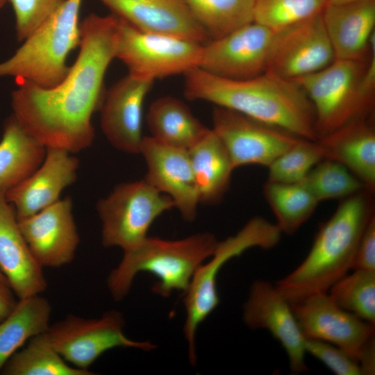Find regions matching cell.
<instances>
[{"label":"cell","mask_w":375,"mask_h":375,"mask_svg":"<svg viewBox=\"0 0 375 375\" xmlns=\"http://www.w3.org/2000/svg\"><path fill=\"white\" fill-rule=\"evenodd\" d=\"M0 284L10 287L9 283L6 276L0 271Z\"/></svg>","instance_id":"obj_41"},{"label":"cell","mask_w":375,"mask_h":375,"mask_svg":"<svg viewBox=\"0 0 375 375\" xmlns=\"http://www.w3.org/2000/svg\"><path fill=\"white\" fill-rule=\"evenodd\" d=\"M51 306L40 294L21 298L0 322V372L7 360L31 338L47 331Z\"/></svg>","instance_id":"obj_27"},{"label":"cell","mask_w":375,"mask_h":375,"mask_svg":"<svg viewBox=\"0 0 375 375\" xmlns=\"http://www.w3.org/2000/svg\"><path fill=\"white\" fill-rule=\"evenodd\" d=\"M65 0H8L15 15L18 40L23 41L46 21Z\"/></svg>","instance_id":"obj_35"},{"label":"cell","mask_w":375,"mask_h":375,"mask_svg":"<svg viewBox=\"0 0 375 375\" xmlns=\"http://www.w3.org/2000/svg\"><path fill=\"white\" fill-rule=\"evenodd\" d=\"M362 374H374L375 372V338H372L360 354L358 360Z\"/></svg>","instance_id":"obj_38"},{"label":"cell","mask_w":375,"mask_h":375,"mask_svg":"<svg viewBox=\"0 0 375 375\" xmlns=\"http://www.w3.org/2000/svg\"><path fill=\"white\" fill-rule=\"evenodd\" d=\"M262 190L282 234L295 233L310 218L319 203L301 183L266 181Z\"/></svg>","instance_id":"obj_28"},{"label":"cell","mask_w":375,"mask_h":375,"mask_svg":"<svg viewBox=\"0 0 375 375\" xmlns=\"http://www.w3.org/2000/svg\"><path fill=\"white\" fill-rule=\"evenodd\" d=\"M17 221L32 254L42 267H60L73 260L80 239L69 197Z\"/></svg>","instance_id":"obj_15"},{"label":"cell","mask_w":375,"mask_h":375,"mask_svg":"<svg viewBox=\"0 0 375 375\" xmlns=\"http://www.w3.org/2000/svg\"><path fill=\"white\" fill-rule=\"evenodd\" d=\"M125 321L117 310H109L96 319L68 315L49 325L45 334L56 351L74 367H88L104 352L115 347L151 351L156 346L149 341H136L124 333Z\"/></svg>","instance_id":"obj_10"},{"label":"cell","mask_w":375,"mask_h":375,"mask_svg":"<svg viewBox=\"0 0 375 375\" xmlns=\"http://www.w3.org/2000/svg\"><path fill=\"white\" fill-rule=\"evenodd\" d=\"M173 208L171 198L144 178L118 184L97 204L102 244L123 251L136 246L148 236L153 222Z\"/></svg>","instance_id":"obj_9"},{"label":"cell","mask_w":375,"mask_h":375,"mask_svg":"<svg viewBox=\"0 0 375 375\" xmlns=\"http://www.w3.org/2000/svg\"><path fill=\"white\" fill-rule=\"evenodd\" d=\"M112 14L147 32L175 35L203 43L208 36L183 0H99Z\"/></svg>","instance_id":"obj_21"},{"label":"cell","mask_w":375,"mask_h":375,"mask_svg":"<svg viewBox=\"0 0 375 375\" xmlns=\"http://www.w3.org/2000/svg\"><path fill=\"white\" fill-rule=\"evenodd\" d=\"M82 0H65L28 35L15 53L0 62V77L12 76L42 88L58 84L67 74L69 54L79 46Z\"/></svg>","instance_id":"obj_6"},{"label":"cell","mask_w":375,"mask_h":375,"mask_svg":"<svg viewBox=\"0 0 375 375\" xmlns=\"http://www.w3.org/2000/svg\"><path fill=\"white\" fill-rule=\"evenodd\" d=\"M328 0H255L253 22L276 31L322 13Z\"/></svg>","instance_id":"obj_33"},{"label":"cell","mask_w":375,"mask_h":375,"mask_svg":"<svg viewBox=\"0 0 375 375\" xmlns=\"http://www.w3.org/2000/svg\"><path fill=\"white\" fill-rule=\"evenodd\" d=\"M283 30H273L256 22L246 24L203 45L199 67L229 79L260 75L268 69Z\"/></svg>","instance_id":"obj_11"},{"label":"cell","mask_w":375,"mask_h":375,"mask_svg":"<svg viewBox=\"0 0 375 375\" xmlns=\"http://www.w3.org/2000/svg\"><path fill=\"white\" fill-rule=\"evenodd\" d=\"M352 269L375 272V215L369 220L362 235Z\"/></svg>","instance_id":"obj_37"},{"label":"cell","mask_w":375,"mask_h":375,"mask_svg":"<svg viewBox=\"0 0 375 375\" xmlns=\"http://www.w3.org/2000/svg\"><path fill=\"white\" fill-rule=\"evenodd\" d=\"M153 81L128 74L105 92L100 108L101 128L115 149L139 154L142 135L143 106Z\"/></svg>","instance_id":"obj_18"},{"label":"cell","mask_w":375,"mask_h":375,"mask_svg":"<svg viewBox=\"0 0 375 375\" xmlns=\"http://www.w3.org/2000/svg\"><path fill=\"white\" fill-rule=\"evenodd\" d=\"M328 294L342 309L375 325V272L353 269L336 281Z\"/></svg>","instance_id":"obj_31"},{"label":"cell","mask_w":375,"mask_h":375,"mask_svg":"<svg viewBox=\"0 0 375 375\" xmlns=\"http://www.w3.org/2000/svg\"><path fill=\"white\" fill-rule=\"evenodd\" d=\"M306 353L321 361L338 375H360L358 361L344 349L326 342L306 338Z\"/></svg>","instance_id":"obj_36"},{"label":"cell","mask_w":375,"mask_h":375,"mask_svg":"<svg viewBox=\"0 0 375 375\" xmlns=\"http://www.w3.org/2000/svg\"><path fill=\"white\" fill-rule=\"evenodd\" d=\"M243 320L251 329L267 330L285 349L290 372L308 370L305 337L293 313L290 303L276 285L258 279L251 285L243 306Z\"/></svg>","instance_id":"obj_14"},{"label":"cell","mask_w":375,"mask_h":375,"mask_svg":"<svg viewBox=\"0 0 375 375\" xmlns=\"http://www.w3.org/2000/svg\"><path fill=\"white\" fill-rule=\"evenodd\" d=\"M139 154L147 165L144 179L171 198L184 220L193 222L200 203L188 151L144 136Z\"/></svg>","instance_id":"obj_16"},{"label":"cell","mask_w":375,"mask_h":375,"mask_svg":"<svg viewBox=\"0 0 375 375\" xmlns=\"http://www.w3.org/2000/svg\"><path fill=\"white\" fill-rule=\"evenodd\" d=\"M218 240L209 232L169 240L147 236L136 246L124 251L123 258L107 278L115 301L128 293L135 276L148 272L157 278L152 291L167 297L174 291L188 290L199 267L214 252Z\"/></svg>","instance_id":"obj_4"},{"label":"cell","mask_w":375,"mask_h":375,"mask_svg":"<svg viewBox=\"0 0 375 375\" xmlns=\"http://www.w3.org/2000/svg\"><path fill=\"white\" fill-rule=\"evenodd\" d=\"M5 375H92L89 369L69 365L53 347L45 332L29 340L26 347L16 351L5 363Z\"/></svg>","instance_id":"obj_29"},{"label":"cell","mask_w":375,"mask_h":375,"mask_svg":"<svg viewBox=\"0 0 375 375\" xmlns=\"http://www.w3.org/2000/svg\"><path fill=\"white\" fill-rule=\"evenodd\" d=\"M47 148L12 115L0 141V188L6 191L30 176L42 163Z\"/></svg>","instance_id":"obj_26"},{"label":"cell","mask_w":375,"mask_h":375,"mask_svg":"<svg viewBox=\"0 0 375 375\" xmlns=\"http://www.w3.org/2000/svg\"><path fill=\"white\" fill-rule=\"evenodd\" d=\"M290 304L305 338L333 344L357 361L368 342L374 338V324L338 306L328 292Z\"/></svg>","instance_id":"obj_13"},{"label":"cell","mask_w":375,"mask_h":375,"mask_svg":"<svg viewBox=\"0 0 375 375\" xmlns=\"http://www.w3.org/2000/svg\"><path fill=\"white\" fill-rule=\"evenodd\" d=\"M322 17L335 59L366 60L374 44L375 0L326 4Z\"/></svg>","instance_id":"obj_22"},{"label":"cell","mask_w":375,"mask_h":375,"mask_svg":"<svg viewBox=\"0 0 375 375\" xmlns=\"http://www.w3.org/2000/svg\"><path fill=\"white\" fill-rule=\"evenodd\" d=\"M209 38H222L253 22L255 0H183Z\"/></svg>","instance_id":"obj_30"},{"label":"cell","mask_w":375,"mask_h":375,"mask_svg":"<svg viewBox=\"0 0 375 375\" xmlns=\"http://www.w3.org/2000/svg\"><path fill=\"white\" fill-rule=\"evenodd\" d=\"M325 158L338 161L375 192V130L371 117L351 122L317 140Z\"/></svg>","instance_id":"obj_23"},{"label":"cell","mask_w":375,"mask_h":375,"mask_svg":"<svg viewBox=\"0 0 375 375\" xmlns=\"http://www.w3.org/2000/svg\"><path fill=\"white\" fill-rule=\"evenodd\" d=\"M335 59L320 13L282 31L267 72L293 81L325 68Z\"/></svg>","instance_id":"obj_17"},{"label":"cell","mask_w":375,"mask_h":375,"mask_svg":"<svg viewBox=\"0 0 375 375\" xmlns=\"http://www.w3.org/2000/svg\"><path fill=\"white\" fill-rule=\"evenodd\" d=\"M199 203L221 201L228 191L235 169L223 143L212 128L188 150Z\"/></svg>","instance_id":"obj_24"},{"label":"cell","mask_w":375,"mask_h":375,"mask_svg":"<svg viewBox=\"0 0 375 375\" xmlns=\"http://www.w3.org/2000/svg\"><path fill=\"white\" fill-rule=\"evenodd\" d=\"M146 122L151 137L166 145L188 150L208 131L180 99L165 96L150 105Z\"/></svg>","instance_id":"obj_25"},{"label":"cell","mask_w":375,"mask_h":375,"mask_svg":"<svg viewBox=\"0 0 375 375\" xmlns=\"http://www.w3.org/2000/svg\"><path fill=\"white\" fill-rule=\"evenodd\" d=\"M0 188V271L19 299L40 294L47 287L42 267L32 254L15 210Z\"/></svg>","instance_id":"obj_20"},{"label":"cell","mask_w":375,"mask_h":375,"mask_svg":"<svg viewBox=\"0 0 375 375\" xmlns=\"http://www.w3.org/2000/svg\"><path fill=\"white\" fill-rule=\"evenodd\" d=\"M8 0H0V9L4 6Z\"/></svg>","instance_id":"obj_42"},{"label":"cell","mask_w":375,"mask_h":375,"mask_svg":"<svg viewBox=\"0 0 375 375\" xmlns=\"http://www.w3.org/2000/svg\"><path fill=\"white\" fill-rule=\"evenodd\" d=\"M17 302L13 297L12 289L0 284V322L10 314Z\"/></svg>","instance_id":"obj_39"},{"label":"cell","mask_w":375,"mask_h":375,"mask_svg":"<svg viewBox=\"0 0 375 375\" xmlns=\"http://www.w3.org/2000/svg\"><path fill=\"white\" fill-rule=\"evenodd\" d=\"M364 1H367V0H328L327 4L340 6V5H346V4L358 3V2Z\"/></svg>","instance_id":"obj_40"},{"label":"cell","mask_w":375,"mask_h":375,"mask_svg":"<svg viewBox=\"0 0 375 375\" xmlns=\"http://www.w3.org/2000/svg\"><path fill=\"white\" fill-rule=\"evenodd\" d=\"M300 183L319 203L344 199L365 190L364 184L348 168L328 158H324L315 165Z\"/></svg>","instance_id":"obj_32"},{"label":"cell","mask_w":375,"mask_h":375,"mask_svg":"<svg viewBox=\"0 0 375 375\" xmlns=\"http://www.w3.org/2000/svg\"><path fill=\"white\" fill-rule=\"evenodd\" d=\"M314 109L317 140L344 125L369 118L375 89V56L369 61L335 59L325 68L293 80Z\"/></svg>","instance_id":"obj_5"},{"label":"cell","mask_w":375,"mask_h":375,"mask_svg":"<svg viewBox=\"0 0 375 375\" xmlns=\"http://www.w3.org/2000/svg\"><path fill=\"white\" fill-rule=\"evenodd\" d=\"M373 197L363 190L342 199L322 224L305 259L275 284L290 303L327 292L352 269L362 235L374 215Z\"/></svg>","instance_id":"obj_3"},{"label":"cell","mask_w":375,"mask_h":375,"mask_svg":"<svg viewBox=\"0 0 375 375\" xmlns=\"http://www.w3.org/2000/svg\"><path fill=\"white\" fill-rule=\"evenodd\" d=\"M184 94L317 141L312 103L294 81L266 72L246 79L216 76L199 67L185 74Z\"/></svg>","instance_id":"obj_2"},{"label":"cell","mask_w":375,"mask_h":375,"mask_svg":"<svg viewBox=\"0 0 375 375\" xmlns=\"http://www.w3.org/2000/svg\"><path fill=\"white\" fill-rule=\"evenodd\" d=\"M118 17L115 58L135 77L154 81L199 67L203 45L175 35L141 31Z\"/></svg>","instance_id":"obj_8"},{"label":"cell","mask_w":375,"mask_h":375,"mask_svg":"<svg viewBox=\"0 0 375 375\" xmlns=\"http://www.w3.org/2000/svg\"><path fill=\"white\" fill-rule=\"evenodd\" d=\"M281 235L276 224L262 217H253L235 235L218 242L209 260L204 261L197 269L188 290L183 293L186 312L183 333L192 365L197 362V330L219 303L217 278L222 267L249 249H269L276 247Z\"/></svg>","instance_id":"obj_7"},{"label":"cell","mask_w":375,"mask_h":375,"mask_svg":"<svg viewBox=\"0 0 375 375\" xmlns=\"http://www.w3.org/2000/svg\"><path fill=\"white\" fill-rule=\"evenodd\" d=\"M212 129L226 148L235 169L250 165L267 167L302 139L278 127L218 106L212 112Z\"/></svg>","instance_id":"obj_12"},{"label":"cell","mask_w":375,"mask_h":375,"mask_svg":"<svg viewBox=\"0 0 375 375\" xmlns=\"http://www.w3.org/2000/svg\"><path fill=\"white\" fill-rule=\"evenodd\" d=\"M324 158V151L317 140L302 138L267 167V181L288 184L300 183L310 169Z\"/></svg>","instance_id":"obj_34"},{"label":"cell","mask_w":375,"mask_h":375,"mask_svg":"<svg viewBox=\"0 0 375 375\" xmlns=\"http://www.w3.org/2000/svg\"><path fill=\"white\" fill-rule=\"evenodd\" d=\"M78 158L67 151L47 148L41 165L27 178L6 192L17 219L31 216L60 199L62 190L74 183Z\"/></svg>","instance_id":"obj_19"},{"label":"cell","mask_w":375,"mask_h":375,"mask_svg":"<svg viewBox=\"0 0 375 375\" xmlns=\"http://www.w3.org/2000/svg\"><path fill=\"white\" fill-rule=\"evenodd\" d=\"M118 17L88 15L80 24L78 56L56 85L42 88L17 80L12 115L46 148L80 152L93 143V114L105 94L106 70L115 58Z\"/></svg>","instance_id":"obj_1"}]
</instances>
